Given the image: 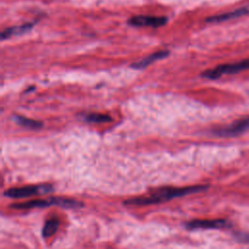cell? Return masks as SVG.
<instances>
[{
	"instance_id": "6da1fadb",
	"label": "cell",
	"mask_w": 249,
	"mask_h": 249,
	"mask_svg": "<svg viewBox=\"0 0 249 249\" xmlns=\"http://www.w3.org/2000/svg\"><path fill=\"white\" fill-rule=\"evenodd\" d=\"M207 188V186H190L185 188H160L156 190L155 192L151 193L148 196H142L138 197L129 198L124 201L125 204L128 205H149L154 203H160L162 201H166L178 196H186L193 193H197L200 191H203Z\"/></svg>"
},
{
	"instance_id": "7a4b0ae2",
	"label": "cell",
	"mask_w": 249,
	"mask_h": 249,
	"mask_svg": "<svg viewBox=\"0 0 249 249\" xmlns=\"http://www.w3.org/2000/svg\"><path fill=\"white\" fill-rule=\"evenodd\" d=\"M249 69V59H243L240 61L232 62V63H226L216 66L215 68L205 70L201 73V77L216 80L224 75H232L244 70Z\"/></svg>"
},
{
	"instance_id": "3957f363",
	"label": "cell",
	"mask_w": 249,
	"mask_h": 249,
	"mask_svg": "<svg viewBox=\"0 0 249 249\" xmlns=\"http://www.w3.org/2000/svg\"><path fill=\"white\" fill-rule=\"evenodd\" d=\"M51 205H59L63 207H78L80 206V202L72 199L67 198H60V197H50V198H43V199H34L29 200L25 202H19L15 203L11 205L12 208L17 209H30V208H36V207H47Z\"/></svg>"
},
{
	"instance_id": "277c9868",
	"label": "cell",
	"mask_w": 249,
	"mask_h": 249,
	"mask_svg": "<svg viewBox=\"0 0 249 249\" xmlns=\"http://www.w3.org/2000/svg\"><path fill=\"white\" fill-rule=\"evenodd\" d=\"M52 190L53 188L50 185H31L9 189L4 192V195L12 198H22L36 195H45Z\"/></svg>"
},
{
	"instance_id": "5b68a950",
	"label": "cell",
	"mask_w": 249,
	"mask_h": 249,
	"mask_svg": "<svg viewBox=\"0 0 249 249\" xmlns=\"http://www.w3.org/2000/svg\"><path fill=\"white\" fill-rule=\"evenodd\" d=\"M249 130V116L234 121L231 124L213 131L214 134L222 137H233Z\"/></svg>"
},
{
	"instance_id": "8992f818",
	"label": "cell",
	"mask_w": 249,
	"mask_h": 249,
	"mask_svg": "<svg viewBox=\"0 0 249 249\" xmlns=\"http://www.w3.org/2000/svg\"><path fill=\"white\" fill-rule=\"evenodd\" d=\"M128 24L136 27L151 26V27H160L167 22V18L165 17H156V16H134L127 20Z\"/></svg>"
},
{
	"instance_id": "52a82bcc",
	"label": "cell",
	"mask_w": 249,
	"mask_h": 249,
	"mask_svg": "<svg viewBox=\"0 0 249 249\" xmlns=\"http://www.w3.org/2000/svg\"><path fill=\"white\" fill-rule=\"evenodd\" d=\"M249 15V4L245 5L243 7H240L236 10H233L231 12H228V13H224V14H220V15H216V16H212L209 17L205 19L206 22H223V21H227L230 19H234L236 18L239 17H243V16H247Z\"/></svg>"
},
{
	"instance_id": "ba28073f",
	"label": "cell",
	"mask_w": 249,
	"mask_h": 249,
	"mask_svg": "<svg viewBox=\"0 0 249 249\" xmlns=\"http://www.w3.org/2000/svg\"><path fill=\"white\" fill-rule=\"evenodd\" d=\"M188 229H222L229 227V224L225 220H194L186 224Z\"/></svg>"
},
{
	"instance_id": "9c48e42d",
	"label": "cell",
	"mask_w": 249,
	"mask_h": 249,
	"mask_svg": "<svg viewBox=\"0 0 249 249\" xmlns=\"http://www.w3.org/2000/svg\"><path fill=\"white\" fill-rule=\"evenodd\" d=\"M168 54H169L168 51H160V52L154 53L150 54L149 56H146L145 58H143V59H141V60H139L137 62L132 63L131 67L134 68V69H144L148 65H150L151 63L155 62L156 60H159V59L166 57Z\"/></svg>"
},
{
	"instance_id": "30bf717a",
	"label": "cell",
	"mask_w": 249,
	"mask_h": 249,
	"mask_svg": "<svg viewBox=\"0 0 249 249\" xmlns=\"http://www.w3.org/2000/svg\"><path fill=\"white\" fill-rule=\"evenodd\" d=\"M34 24H35V22H27V23H23L21 25L8 27V28H6L5 30L2 31L1 38L2 39H7V38H10L12 36L20 35L24 32H27L28 30H30L33 27Z\"/></svg>"
},
{
	"instance_id": "8fae6325",
	"label": "cell",
	"mask_w": 249,
	"mask_h": 249,
	"mask_svg": "<svg viewBox=\"0 0 249 249\" xmlns=\"http://www.w3.org/2000/svg\"><path fill=\"white\" fill-rule=\"evenodd\" d=\"M13 119L18 125L23 126V127H27V128H30V129H38V128L43 126L42 122L36 121V120H33V119H29V118H26V117L21 116V115L16 114V115L13 116Z\"/></svg>"
},
{
	"instance_id": "7c38bea8",
	"label": "cell",
	"mask_w": 249,
	"mask_h": 249,
	"mask_svg": "<svg viewBox=\"0 0 249 249\" xmlns=\"http://www.w3.org/2000/svg\"><path fill=\"white\" fill-rule=\"evenodd\" d=\"M85 122L88 123H96V124H101V123H108L112 121V118L109 115L106 114H98V113H89L87 114L83 117Z\"/></svg>"
},
{
	"instance_id": "4fadbf2b",
	"label": "cell",
	"mask_w": 249,
	"mask_h": 249,
	"mask_svg": "<svg viewBox=\"0 0 249 249\" xmlns=\"http://www.w3.org/2000/svg\"><path fill=\"white\" fill-rule=\"evenodd\" d=\"M58 226H59V221L57 218H52L50 220H48L45 225H44V228H43V235L45 237H49V236H52L53 234L55 233V231H57L58 229Z\"/></svg>"
}]
</instances>
